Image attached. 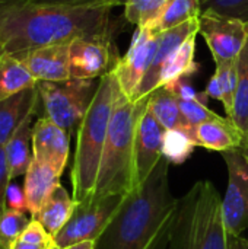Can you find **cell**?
Segmentation results:
<instances>
[{
  "label": "cell",
  "mask_w": 248,
  "mask_h": 249,
  "mask_svg": "<svg viewBox=\"0 0 248 249\" xmlns=\"http://www.w3.org/2000/svg\"><path fill=\"white\" fill-rule=\"evenodd\" d=\"M111 7L0 3V41L6 54L111 34Z\"/></svg>",
  "instance_id": "cell-1"
},
{
  "label": "cell",
  "mask_w": 248,
  "mask_h": 249,
  "mask_svg": "<svg viewBox=\"0 0 248 249\" xmlns=\"http://www.w3.org/2000/svg\"><path fill=\"white\" fill-rule=\"evenodd\" d=\"M168 174L170 162L162 158L149 178L126 196L95 249H172L180 198L171 193Z\"/></svg>",
  "instance_id": "cell-2"
},
{
  "label": "cell",
  "mask_w": 248,
  "mask_h": 249,
  "mask_svg": "<svg viewBox=\"0 0 248 249\" xmlns=\"http://www.w3.org/2000/svg\"><path fill=\"white\" fill-rule=\"evenodd\" d=\"M120 85L114 69L99 79L95 96L77 128L76 152L72 168L73 200L85 201L94 196L108 127Z\"/></svg>",
  "instance_id": "cell-3"
},
{
  "label": "cell",
  "mask_w": 248,
  "mask_h": 249,
  "mask_svg": "<svg viewBox=\"0 0 248 249\" xmlns=\"http://www.w3.org/2000/svg\"><path fill=\"white\" fill-rule=\"evenodd\" d=\"M149 96L132 102L120 89L113 109L107 142L101 159L95 198L129 194L133 190V146L140 117L148 108Z\"/></svg>",
  "instance_id": "cell-4"
},
{
  "label": "cell",
  "mask_w": 248,
  "mask_h": 249,
  "mask_svg": "<svg viewBox=\"0 0 248 249\" xmlns=\"http://www.w3.org/2000/svg\"><path fill=\"white\" fill-rule=\"evenodd\" d=\"M172 249H231L222 198L209 181H197L180 198Z\"/></svg>",
  "instance_id": "cell-5"
},
{
  "label": "cell",
  "mask_w": 248,
  "mask_h": 249,
  "mask_svg": "<svg viewBox=\"0 0 248 249\" xmlns=\"http://www.w3.org/2000/svg\"><path fill=\"white\" fill-rule=\"evenodd\" d=\"M95 79H67L63 82H37L41 117H47L69 134L79 128L98 89Z\"/></svg>",
  "instance_id": "cell-6"
},
{
  "label": "cell",
  "mask_w": 248,
  "mask_h": 249,
  "mask_svg": "<svg viewBox=\"0 0 248 249\" xmlns=\"http://www.w3.org/2000/svg\"><path fill=\"white\" fill-rule=\"evenodd\" d=\"M126 196L113 194L99 198L91 197L76 203L72 217L53 238L54 244L64 249L83 241H98L123 204Z\"/></svg>",
  "instance_id": "cell-7"
},
{
  "label": "cell",
  "mask_w": 248,
  "mask_h": 249,
  "mask_svg": "<svg viewBox=\"0 0 248 249\" xmlns=\"http://www.w3.org/2000/svg\"><path fill=\"white\" fill-rule=\"evenodd\" d=\"M228 168V187L222 200L224 222L231 239L248 232V156L238 147L224 152Z\"/></svg>",
  "instance_id": "cell-8"
},
{
  "label": "cell",
  "mask_w": 248,
  "mask_h": 249,
  "mask_svg": "<svg viewBox=\"0 0 248 249\" xmlns=\"http://www.w3.org/2000/svg\"><path fill=\"white\" fill-rule=\"evenodd\" d=\"M199 34L210 50L215 63H232L237 61L247 42L248 23L205 12L199 18Z\"/></svg>",
  "instance_id": "cell-9"
},
{
  "label": "cell",
  "mask_w": 248,
  "mask_h": 249,
  "mask_svg": "<svg viewBox=\"0 0 248 249\" xmlns=\"http://www.w3.org/2000/svg\"><path fill=\"white\" fill-rule=\"evenodd\" d=\"M117 61L111 34L82 36L70 42V79H101L115 67Z\"/></svg>",
  "instance_id": "cell-10"
},
{
  "label": "cell",
  "mask_w": 248,
  "mask_h": 249,
  "mask_svg": "<svg viewBox=\"0 0 248 249\" xmlns=\"http://www.w3.org/2000/svg\"><path fill=\"white\" fill-rule=\"evenodd\" d=\"M159 38L161 34L152 32L146 28H137L127 54L123 58H118L114 71L121 92L129 99L148 73L153 61Z\"/></svg>",
  "instance_id": "cell-11"
},
{
  "label": "cell",
  "mask_w": 248,
  "mask_h": 249,
  "mask_svg": "<svg viewBox=\"0 0 248 249\" xmlns=\"http://www.w3.org/2000/svg\"><path fill=\"white\" fill-rule=\"evenodd\" d=\"M165 130L146 108L140 117L133 146V188L142 185L162 159V137Z\"/></svg>",
  "instance_id": "cell-12"
},
{
  "label": "cell",
  "mask_w": 248,
  "mask_h": 249,
  "mask_svg": "<svg viewBox=\"0 0 248 249\" xmlns=\"http://www.w3.org/2000/svg\"><path fill=\"white\" fill-rule=\"evenodd\" d=\"M70 134L47 117H39L32 128L34 159L51 166L58 175L63 174L69 159Z\"/></svg>",
  "instance_id": "cell-13"
},
{
  "label": "cell",
  "mask_w": 248,
  "mask_h": 249,
  "mask_svg": "<svg viewBox=\"0 0 248 249\" xmlns=\"http://www.w3.org/2000/svg\"><path fill=\"white\" fill-rule=\"evenodd\" d=\"M70 42L54 44L13 54L29 70L37 82H63L70 79Z\"/></svg>",
  "instance_id": "cell-14"
},
{
  "label": "cell",
  "mask_w": 248,
  "mask_h": 249,
  "mask_svg": "<svg viewBox=\"0 0 248 249\" xmlns=\"http://www.w3.org/2000/svg\"><path fill=\"white\" fill-rule=\"evenodd\" d=\"M199 34V19L196 20H190L184 25H180L174 29L165 31L161 34L159 38V44L153 57V61L148 70V73L145 74V77L142 79V82L139 83V86L136 88L134 93L132 95L130 101L132 102H137L146 96H149L153 90L158 89V82H159V73L162 66L167 63V60L170 58V55L190 36Z\"/></svg>",
  "instance_id": "cell-15"
},
{
  "label": "cell",
  "mask_w": 248,
  "mask_h": 249,
  "mask_svg": "<svg viewBox=\"0 0 248 249\" xmlns=\"http://www.w3.org/2000/svg\"><path fill=\"white\" fill-rule=\"evenodd\" d=\"M39 93L37 85L0 101V146H6L26 118L38 114Z\"/></svg>",
  "instance_id": "cell-16"
},
{
  "label": "cell",
  "mask_w": 248,
  "mask_h": 249,
  "mask_svg": "<svg viewBox=\"0 0 248 249\" xmlns=\"http://www.w3.org/2000/svg\"><path fill=\"white\" fill-rule=\"evenodd\" d=\"M197 146L213 152H228L241 147L244 142L243 133L235 127L229 118H219L215 121L202 123L199 125H189L183 128Z\"/></svg>",
  "instance_id": "cell-17"
},
{
  "label": "cell",
  "mask_w": 248,
  "mask_h": 249,
  "mask_svg": "<svg viewBox=\"0 0 248 249\" xmlns=\"http://www.w3.org/2000/svg\"><path fill=\"white\" fill-rule=\"evenodd\" d=\"M60 177L61 175H58L51 166L32 159L23 182L26 207L31 217L42 209L56 187L60 185Z\"/></svg>",
  "instance_id": "cell-18"
},
{
  "label": "cell",
  "mask_w": 248,
  "mask_h": 249,
  "mask_svg": "<svg viewBox=\"0 0 248 249\" xmlns=\"http://www.w3.org/2000/svg\"><path fill=\"white\" fill-rule=\"evenodd\" d=\"M75 207H76V201L73 200V197L69 196L66 188L60 184L48 197L42 209L35 216H32V219L39 222L42 228L48 232V235L54 238L69 222Z\"/></svg>",
  "instance_id": "cell-19"
},
{
  "label": "cell",
  "mask_w": 248,
  "mask_h": 249,
  "mask_svg": "<svg viewBox=\"0 0 248 249\" xmlns=\"http://www.w3.org/2000/svg\"><path fill=\"white\" fill-rule=\"evenodd\" d=\"M37 114L31 115L23 121V124L16 130V133L10 137V140L4 146L7 165L10 169L12 181L25 175L32 159V128H34V118Z\"/></svg>",
  "instance_id": "cell-20"
},
{
  "label": "cell",
  "mask_w": 248,
  "mask_h": 249,
  "mask_svg": "<svg viewBox=\"0 0 248 249\" xmlns=\"http://www.w3.org/2000/svg\"><path fill=\"white\" fill-rule=\"evenodd\" d=\"M196 35L186 39L167 60V63L162 66L159 73V82L158 88L167 86L178 79L189 77L193 73L197 71V63L194 61V53H196Z\"/></svg>",
  "instance_id": "cell-21"
},
{
  "label": "cell",
  "mask_w": 248,
  "mask_h": 249,
  "mask_svg": "<svg viewBox=\"0 0 248 249\" xmlns=\"http://www.w3.org/2000/svg\"><path fill=\"white\" fill-rule=\"evenodd\" d=\"M200 0H168L159 16L146 29L156 34H162L190 20H196L200 18Z\"/></svg>",
  "instance_id": "cell-22"
},
{
  "label": "cell",
  "mask_w": 248,
  "mask_h": 249,
  "mask_svg": "<svg viewBox=\"0 0 248 249\" xmlns=\"http://www.w3.org/2000/svg\"><path fill=\"white\" fill-rule=\"evenodd\" d=\"M148 109L152 112V115L156 118V121L161 124L164 130L189 127L181 114L178 99L165 86L158 88L149 95Z\"/></svg>",
  "instance_id": "cell-23"
},
{
  "label": "cell",
  "mask_w": 248,
  "mask_h": 249,
  "mask_svg": "<svg viewBox=\"0 0 248 249\" xmlns=\"http://www.w3.org/2000/svg\"><path fill=\"white\" fill-rule=\"evenodd\" d=\"M35 85L37 80L16 55L4 54L0 58V101Z\"/></svg>",
  "instance_id": "cell-24"
},
{
  "label": "cell",
  "mask_w": 248,
  "mask_h": 249,
  "mask_svg": "<svg viewBox=\"0 0 248 249\" xmlns=\"http://www.w3.org/2000/svg\"><path fill=\"white\" fill-rule=\"evenodd\" d=\"M229 120L243 133L244 139H248V38L237 58V90Z\"/></svg>",
  "instance_id": "cell-25"
},
{
  "label": "cell",
  "mask_w": 248,
  "mask_h": 249,
  "mask_svg": "<svg viewBox=\"0 0 248 249\" xmlns=\"http://www.w3.org/2000/svg\"><path fill=\"white\" fill-rule=\"evenodd\" d=\"M197 144L194 143V140L183 128L165 130L161 150L162 158H165L170 163H184L190 158Z\"/></svg>",
  "instance_id": "cell-26"
},
{
  "label": "cell",
  "mask_w": 248,
  "mask_h": 249,
  "mask_svg": "<svg viewBox=\"0 0 248 249\" xmlns=\"http://www.w3.org/2000/svg\"><path fill=\"white\" fill-rule=\"evenodd\" d=\"M168 0H127L124 4V18L137 28H149L159 16Z\"/></svg>",
  "instance_id": "cell-27"
},
{
  "label": "cell",
  "mask_w": 248,
  "mask_h": 249,
  "mask_svg": "<svg viewBox=\"0 0 248 249\" xmlns=\"http://www.w3.org/2000/svg\"><path fill=\"white\" fill-rule=\"evenodd\" d=\"M32 217H28L25 212L7 209L0 217V247L10 249L22 236L29 226Z\"/></svg>",
  "instance_id": "cell-28"
},
{
  "label": "cell",
  "mask_w": 248,
  "mask_h": 249,
  "mask_svg": "<svg viewBox=\"0 0 248 249\" xmlns=\"http://www.w3.org/2000/svg\"><path fill=\"white\" fill-rule=\"evenodd\" d=\"M215 74L218 77L221 90H222V105L227 112V118L232 117L234 111V98L237 90V61L232 63H215Z\"/></svg>",
  "instance_id": "cell-29"
},
{
  "label": "cell",
  "mask_w": 248,
  "mask_h": 249,
  "mask_svg": "<svg viewBox=\"0 0 248 249\" xmlns=\"http://www.w3.org/2000/svg\"><path fill=\"white\" fill-rule=\"evenodd\" d=\"M202 13L210 12L248 23V0H200Z\"/></svg>",
  "instance_id": "cell-30"
},
{
  "label": "cell",
  "mask_w": 248,
  "mask_h": 249,
  "mask_svg": "<svg viewBox=\"0 0 248 249\" xmlns=\"http://www.w3.org/2000/svg\"><path fill=\"white\" fill-rule=\"evenodd\" d=\"M180 109L181 114L186 120V123L191 127L199 125L202 123H208V121H215L222 118L221 115H218L216 112H213L212 109L208 108V105L203 101H180Z\"/></svg>",
  "instance_id": "cell-31"
},
{
  "label": "cell",
  "mask_w": 248,
  "mask_h": 249,
  "mask_svg": "<svg viewBox=\"0 0 248 249\" xmlns=\"http://www.w3.org/2000/svg\"><path fill=\"white\" fill-rule=\"evenodd\" d=\"M20 242L31 244V245H38V247H47L53 244V238L48 235V232L42 228V225L37 220H31L29 226L25 229L22 236L19 238Z\"/></svg>",
  "instance_id": "cell-32"
},
{
  "label": "cell",
  "mask_w": 248,
  "mask_h": 249,
  "mask_svg": "<svg viewBox=\"0 0 248 249\" xmlns=\"http://www.w3.org/2000/svg\"><path fill=\"white\" fill-rule=\"evenodd\" d=\"M165 88L170 89L175 95V98L180 99V101H196V99H199V101H203L206 104V99H208L206 93L205 92L203 93L196 92V89L189 83L187 77L178 79V80L167 85Z\"/></svg>",
  "instance_id": "cell-33"
},
{
  "label": "cell",
  "mask_w": 248,
  "mask_h": 249,
  "mask_svg": "<svg viewBox=\"0 0 248 249\" xmlns=\"http://www.w3.org/2000/svg\"><path fill=\"white\" fill-rule=\"evenodd\" d=\"M10 182H12V178H10V169H9L7 159H6V152H4V147L0 146V217L7 210L6 196H7Z\"/></svg>",
  "instance_id": "cell-34"
},
{
  "label": "cell",
  "mask_w": 248,
  "mask_h": 249,
  "mask_svg": "<svg viewBox=\"0 0 248 249\" xmlns=\"http://www.w3.org/2000/svg\"><path fill=\"white\" fill-rule=\"evenodd\" d=\"M6 204H7V209L10 210H19V212L26 213L28 207H26V197H25L23 188H20L16 184H10L7 190V196H6Z\"/></svg>",
  "instance_id": "cell-35"
},
{
  "label": "cell",
  "mask_w": 248,
  "mask_h": 249,
  "mask_svg": "<svg viewBox=\"0 0 248 249\" xmlns=\"http://www.w3.org/2000/svg\"><path fill=\"white\" fill-rule=\"evenodd\" d=\"M37 4H56V6H95V4H104L105 0H22Z\"/></svg>",
  "instance_id": "cell-36"
},
{
  "label": "cell",
  "mask_w": 248,
  "mask_h": 249,
  "mask_svg": "<svg viewBox=\"0 0 248 249\" xmlns=\"http://www.w3.org/2000/svg\"><path fill=\"white\" fill-rule=\"evenodd\" d=\"M205 93L208 98H213V99H218L222 102V90H221V86H219V82H218V77L216 74H213L209 82H208V86L205 89Z\"/></svg>",
  "instance_id": "cell-37"
},
{
  "label": "cell",
  "mask_w": 248,
  "mask_h": 249,
  "mask_svg": "<svg viewBox=\"0 0 248 249\" xmlns=\"http://www.w3.org/2000/svg\"><path fill=\"white\" fill-rule=\"evenodd\" d=\"M95 245H96V241H83V242L73 244L64 249H95Z\"/></svg>",
  "instance_id": "cell-38"
},
{
  "label": "cell",
  "mask_w": 248,
  "mask_h": 249,
  "mask_svg": "<svg viewBox=\"0 0 248 249\" xmlns=\"http://www.w3.org/2000/svg\"><path fill=\"white\" fill-rule=\"evenodd\" d=\"M231 249H248V238L231 239Z\"/></svg>",
  "instance_id": "cell-39"
},
{
  "label": "cell",
  "mask_w": 248,
  "mask_h": 249,
  "mask_svg": "<svg viewBox=\"0 0 248 249\" xmlns=\"http://www.w3.org/2000/svg\"><path fill=\"white\" fill-rule=\"evenodd\" d=\"M50 245H51V244H50ZM50 245H47V247H50ZM47 247H38V245H31V244H25V242L18 241L10 249H44L47 248Z\"/></svg>",
  "instance_id": "cell-40"
},
{
  "label": "cell",
  "mask_w": 248,
  "mask_h": 249,
  "mask_svg": "<svg viewBox=\"0 0 248 249\" xmlns=\"http://www.w3.org/2000/svg\"><path fill=\"white\" fill-rule=\"evenodd\" d=\"M126 1L127 0H105V6H108V7H114V6H120V4H126Z\"/></svg>",
  "instance_id": "cell-41"
},
{
  "label": "cell",
  "mask_w": 248,
  "mask_h": 249,
  "mask_svg": "<svg viewBox=\"0 0 248 249\" xmlns=\"http://www.w3.org/2000/svg\"><path fill=\"white\" fill-rule=\"evenodd\" d=\"M241 149L247 153L248 156V139H244V142H243V144H241Z\"/></svg>",
  "instance_id": "cell-42"
},
{
  "label": "cell",
  "mask_w": 248,
  "mask_h": 249,
  "mask_svg": "<svg viewBox=\"0 0 248 249\" xmlns=\"http://www.w3.org/2000/svg\"><path fill=\"white\" fill-rule=\"evenodd\" d=\"M6 54V51H4V47H3V42L0 41V58L3 57Z\"/></svg>",
  "instance_id": "cell-43"
},
{
  "label": "cell",
  "mask_w": 248,
  "mask_h": 249,
  "mask_svg": "<svg viewBox=\"0 0 248 249\" xmlns=\"http://www.w3.org/2000/svg\"><path fill=\"white\" fill-rule=\"evenodd\" d=\"M48 249H63V248H60V247H57V245L54 244V241H53V244L50 245V248H48Z\"/></svg>",
  "instance_id": "cell-44"
},
{
  "label": "cell",
  "mask_w": 248,
  "mask_h": 249,
  "mask_svg": "<svg viewBox=\"0 0 248 249\" xmlns=\"http://www.w3.org/2000/svg\"><path fill=\"white\" fill-rule=\"evenodd\" d=\"M9 1H22V0H0V3H9Z\"/></svg>",
  "instance_id": "cell-45"
},
{
  "label": "cell",
  "mask_w": 248,
  "mask_h": 249,
  "mask_svg": "<svg viewBox=\"0 0 248 249\" xmlns=\"http://www.w3.org/2000/svg\"><path fill=\"white\" fill-rule=\"evenodd\" d=\"M48 248H50V247H47V248H44V249H48Z\"/></svg>",
  "instance_id": "cell-46"
},
{
  "label": "cell",
  "mask_w": 248,
  "mask_h": 249,
  "mask_svg": "<svg viewBox=\"0 0 248 249\" xmlns=\"http://www.w3.org/2000/svg\"><path fill=\"white\" fill-rule=\"evenodd\" d=\"M0 249H3V248H1V247H0Z\"/></svg>",
  "instance_id": "cell-47"
}]
</instances>
